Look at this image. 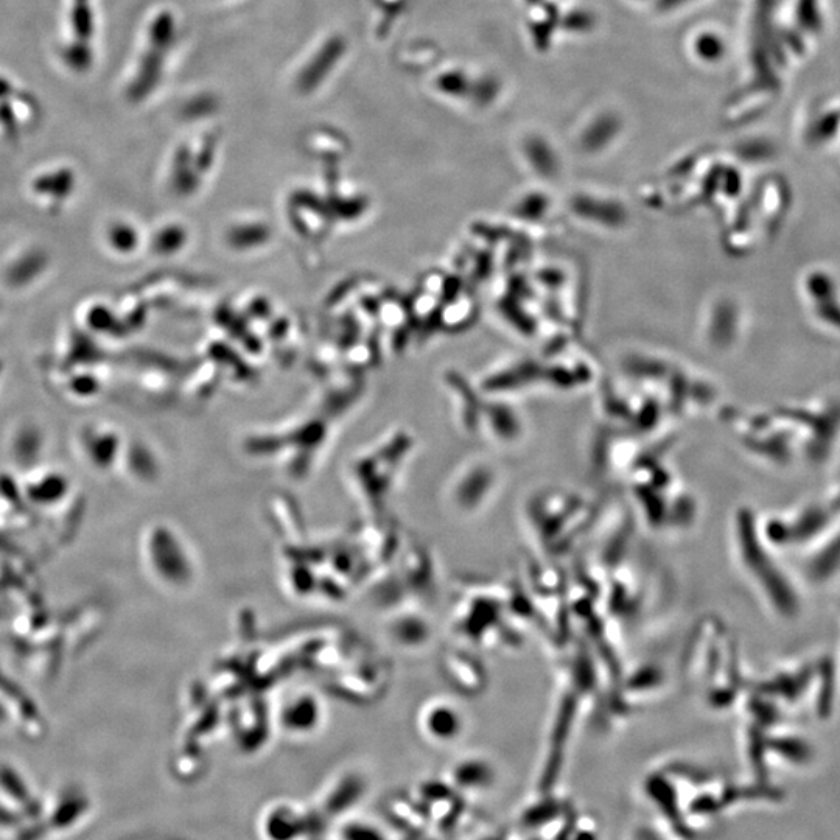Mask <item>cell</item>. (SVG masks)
<instances>
[{
  "label": "cell",
  "instance_id": "1",
  "mask_svg": "<svg viewBox=\"0 0 840 840\" xmlns=\"http://www.w3.org/2000/svg\"><path fill=\"white\" fill-rule=\"evenodd\" d=\"M94 814L91 794L80 784H66L46 797L38 817L13 840H64L86 828Z\"/></svg>",
  "mask_w": 840,
  "mask_h": 840
},
{
  "label": "cell",
  "instance_id": "2",
  "mask_svg": "<svg viewBox=\"0 0 840 840\" xmlns=\"http://www.w3.org/2000/svg\"><path fill=\"white\" fill-rule=\"evenodd\" d=\"M46 797L19 767L0 763V803L18 812L28 823L41 812ZM25 825V826H27Z\"/></svg>",
  "mask_w": 840,
  "mask_h": 840
},
{
  "label": "cell",
  "instance_id": "3",
  "mask_svg": "<svg viewBox=\"0 0 840 840\" xmlns=\"http://www.w3.org/2000/svg\"><path fill=\"white\" fill-rule=\"evenodd\" d=\"M304 831V817L290 805L276 806L265 817L263 833L270 840H294Z\"/></svg>",
  "mask_w": 840,
  "mask_h": 840
},
{
  "label": "cell",
  "instance_id": "4",
  "mask_svg": "<svg viewBox=\"0 0 840 840\" xmlns=\"http://www.w3.org/2000/svg\"><path fill=\"white\" fill-rule=\"evenodd\" d=\"M67 492H69V481L66 480V476L58 472L47 473L41 478H36L27 487L28 500L39 506H53L60 503Z\"/></svg>",
  "mask_w": 840,
  "mask_h": 840
},
{
  "label": "cell",
  "instance_id": "5",
  "mask_svg": "<svg viewBox=\"0 0 840 840\" xmlns=\"http://www.w3.org/2000/svg\"><path fill=\"white\" fill-rule=\"evenodd\" d=\"M84 453L92 466L108 469L117 455V441L114 434L100 430H88L83 434Z\"/></svg>",
  "mask_w": 840,
  "mask_h": 840
},
{
  "label": "cell",
  "instance_id": "6",
  "mask_svg": "<svg viewBox=\"0 0 840 840\" xmlns=\"http://www.w3.org/2000/svg\"><path fill=\"white\" fill-rule=\"evenodd\" d=\"M42 265H44V259L39 254H28V256L19 259L16 265H11L10 270H8V280L11 284L21 285L24 282L27 284L38 276L35 273L41 271Z\"/></svg>",
  "mask_w": 840,
  "mask_h": 840
},
{
  "label": "cell",
  "instance_id": "7",
  "mask_svg": "<svg viewBox=\"0 0 840 840\" xmlns=\"http://www.w3.org/2000/svg\"><path fill=\"white\" fill-rule=\"evenodd\" d=\"M41 450V434L35 428H24L14 441V453L21 462H32Z\"/></svg>",
  "mask_w": 840,
  "mask_h": 840
},
{
  "label": "cell",
  "instance_id": "8",
  "mask_svg": "<svg viewBox=\"0 0 840 840\" xmlns=\"http://www.w3.org/2000/svg\"><path fill=\"white\" fill-rule=\"evenodd\" d=\"M70 186H72L70 176H67V173H63V176H53V178H44L36 181L35 192L41 193V195L42 193H52V195L63 196L64 198L70 192Z\"/></svg>",
  "mask_w": 840,
  "mask_h": 840
},
{
  "label": "cell",
  "instance_id": "9",
  "mask_svg": "<svg viewBox=\"0 0 840 840\" xmlns=\"http://www.w3.org/2000/svg\"><path fill=\"white\" fill-rule=\"evenodd\" d=\"M344 840H383L377 830H372L368 826H349L347 825L344 831Z\"/></svg>",
  "mask_w": 840,
  "mask_h": 840
}]
</instances>
